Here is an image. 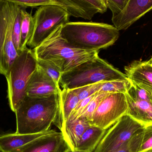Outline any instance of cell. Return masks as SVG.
Masks as SVG:
<instances>
[{
	"instance_id": "obj_2",
	"label": "cell",
	"mask_w": 152,
	"mask_h": 152,
	"mask_svg": "<svg viewBox=\"0 0 152 152\" xmlns=\"http://www.w3.org/2000/svg\"><path fill=\"white\" fill-rule=\"evenodd\" d=\"M62 26L57 28L40 45L32 49L36 59L52 62L62 74L96 58L99 52L81 50L69 44L61 37Z\"/></svg>"
},
{
	"instance_id": "obj_5",
	"label": "cell",
	"mask_w": 152,
	"mask_h": 152,
	"mask_svg": "<svg viewBox=\"0 0 152 152\" xmlns=\"http://www.w3.org/2000/svg\"><path fill=\"white\" fill-rule=\"evenodd\" d=\"M37 67L33 50L26 47L15 60L5 76L9 105L13 112L26 97L28 82Z\"/></svg>"
},
{
	"instance_id": "obj_29",
	"label": "cell",
	"mask_w": 152,
	"mask_h": 152,
	"mask_svg": "<svg viewBox=\"0 0 152 152\" xmlns=\"http://www.w3.org/2000/svg\"><path fill=\"white\" fill-rule=\"evenodd\" d=\"M134 83H135V82H134ZM136 84H137V85L142 87L143 88H144L147 92L148 96H149V98H150V101H151V103L152 104V86L146 85L143 84H138V83H136Z\"/></svg>"
},
{
	"instance_id": "obj_4",
	"label": "cell",
	"mask_w": 152,
	"mask_h": 152,
	"mask_svg": "<svg viewBox=\"0 0 152 152\" xmlns=\"http://www.w3.org/2000/svg\"><path fill=\"white\" fill-rule=\"evenodd\" d=\"M126 78V74L98 56L62 73L59 84L63 89L71 90L99 82Z\"/></svg>"
},
{
	"instance_id": "obj_26",
	"label": "cell",
	"mask_w": 152,
	"mask_h": 152,
	"mask_svg": "<svg viewBox=\"0 0 152 152\" xmlns=\"http://www.w3.org/2000/svg\"><path fill=\"white\" fill-rule=\"evenodd\" d=\"M137 152H152V124L145 126Z\"/></svg>"
},
{
	"instance_id": "obj_11",
	"label": "cell",
	"mask_w": 152,
	"mask_h": 152,
	"mask_svg": "<svg viewBox=\"0 0 152 152\" xmlns=\"http://www.w3.org/2000/svg\"><path fill=\"white\" fill-rule=\"evenodd\" d=\"M61 90L60 85L37 65L28 82L27 96L43 98L59 93Z\"/></svg>"
},
{
	"instance_id": "obj_10",
	"label": "cell",
	"mask_w": 152,
	"mask_h": 152,
	"mask_svg": "<svg viewBox=\"0 0 152 152\" xmlns=\"http://www.w3.org/2000/svg\"><path fill=\"white\" fill-rule=\"evenodd\" d=\"M152 10V0H129L123 10L112 17V21L118 30H126Z\"/></svg>"
},
{
	"instance_id": "obj_31",
	"label": "cell",
	"mask_w": 152,
	"mask_h": 152,
	"mask_svg": "<svg viewBox=\"0 0 152 152\" xmlns=\"http://www.w3.org/2000/svg\"><path fill=\"white\" fill-rule=\"evenodd\" d=\"M149 60H150V62H151V65H152V56L151 57V59H150Z\"/></svg>"
},
{
	"instance_id": "obj_7",
	"label": "cell",
	"mask_w": 152,
	"mask_h": 152,
	"mask_svg": "<svg viewBox=\"0 0 152 152\" xmlns=\"http://www.w3.org/2000/svg\"><path fill=\"white\" fill-rule=\"evenodd\" d=\"M70 16L58 5L38 7L33 16L34 29L27 45L34 49L40 45L55 29L69 22Z\"/></svg>"
},
{
	"instance_id": "obj_22",
	"label": "cell",
	"mask_w": 152,
	"mask_h": 152,
	"mask_svg": "<svg viewBox=\"0 0 152 152\" xmlns=\"http://www.w3.org/2000/svg\"><path fill=\"white\" fill-rule=\"evenodd\" d=\"M37 66L41 68L57 84L60 85V80L62 73L60 70L54 64L48 61L36 59Z\"/></svg>"
},
{
	"instance_id": "obj_19",
	"label": "cell",
	"mask_w": 152,
	"mask_h": 152,
	"mask_svg": "<svg viewBox=\"0 0 152 152\" xmlns=\"http://www.w3.org/2000/svg\"><path fill=\"white\" fill-rule=\"evenodd\" d=\"M107 130L94 126H90L82 134L77 151L86 152H93L106 133Z\"/></svg>"
},
{
	"instance_id": "obj_8",
	"label": "cell",
	"mask_w": 152,
	"mask_h": 152,
	"mask_svg": "<svg viewBox=\"0 0 152 152\" xmlns=\"http://www.w3.org/2000/svg\"><path fill=\"white\" fill-rule=\"evenodd\" d=\"M145 127V125L126 114L107 130L93 152H110L115 151L127 142Z\"/></svg>"
},
{
	"instance_id": "obj_9",
	"label": "cell",
	"mask_w": 152,
	"mask_h": 152,
	"mask_svg": "<svg viewBox=\"0 0 152 152\" xmlns=\"http://www.w3.org/2000/svg\"><path fill=\"white\" fill-rule=\"evenodd\" d=\"M128 108L126 94L110 93L99 104L89 124L107 130L127 114Z\"/></svg>"
},
{
	"instance_id": "obj_28",
	"label": "cell",
	"mask_w": 152,
	"mask_h": 152,
	"mask_svg": "<svg viewBox=\"0 0 152 152\" xmlns=\"http://www.w3.org/2000/svg\"><path fill=\"white\" fill-rule=\"evenodd\" d=\"M129 0H105L107 8L112 12L113 17L120 13L126 5Z\"/></svg>"
},
{
	"instance_id": "obj_14",
	"label": "cell",
	"mask_w": 152,
	"mask_h": 152,
	"mask_svg": "<svg viewBox=\"0 0 152 152\" xmlns=\"http://www.w3.org/2000/svg\"><path fill=\"white\" fill-rule=\"evenodd\" d=\"M79 102L74 89H63L60 93V103L55 125L61 131L68 120L71 113Z\"/></svg>"
},
{
	"instance_id": "obj_13",
	"label": "cell",
	"mask_w": 152,
	"mask_h": 152,
	"mask_svg": "<svg viewBox=\"0 0 152 152\" xmlns=\"http://www.w3.org/2000/svg\"><path fill=\"white\" fill-rule=\"evenodd\" d=\"M69 149L63 134L56 131L35 140L22 152H66Z\"/></svg>"
},
{
	"instance_id": "obj_12",
	"label": "cell",
	"mask_w": 152,
	"mask_h": 152,
	"mask_svg": "<svg viewBox=\"0 0 152 152\" xmlns=\"http://www.w3.org/2000/svg\"><path fill=\"white\" fill-rule=\"evenodd\" d=\"M54 129L34 134H0V152H22L29 144L44 136L56 132Z\"/></svg>"
},
{
	"instance_id": "obj_15",
	"label": "cell",
	"mask_w": 152,
	"mask_h": 152,
	"mask_svg": "<svg viewBox=\"0 0 152 152\" xmlns=\"http://www.w3.org/2000/svg\"><path fill=\"white\" fill-rule=\"evenodd\" d=\"M58 5L64 8L69 16L92 19L98 13L94 0H56Z\"/></svg>"
},
{
	"instance_id": "obj_23",
	"label": "cell",
	"mask_w": 152,
	"mask_h": 152,
	"mask_svg": "<svg viewBox=\"0 0 152 152\" xmlns=\"http://www.w3.org/2000/svg\"><path fill=\"white\" fill-rule=\"evenodd\" d=\"M111 93H97L86 107L79 118L85 119L88 122L92 119L93 115L101 102Z\"/></svg>"
},
{
	"instance_id": "obj_16",
	"label": "cell",
	"mask_w": 152,
	"mask_h": 152,
	"mask_svg": "<svg viewBox=\"0 0 152 152\" xmlns=\"http://www.w3.org/2000/svg\"><path fill=\"white\" fill-rule=\"evenodd\" d=\"M125 74L132 82L152 86V65L150 60H135L124 68Z\"/></svg>"
},
{
	"instance_id": "obj_21",
	"label": "cell",
	"mask_w": 152,
	"mask_h": 152,
	"mask_svg": "<svg viewBox=\"0 0 152 152\" xmlns=\"http://www.w3.org/2000/svg\"><path fill=\"white\" fill-rule=\"evenodd\" d=\"M132 83L129 79L103 82L98 93H126L132 87Z\"/></svg>"
},
{
	"instance_id": "obj_3",
	"label": "cell",
	"mask_w": 152,
	"mask_h": 152,
	"mask_svg": "<svg viewBox=\"0 0 152 152\" xmlns=\"http://www.w3.org/2000/svg\"><path fill=\"white\" fill-rule=\"evenodd\" d=\"M119 31L114 26L93 22H69L61 27L62 38L71 46L86 51H99L113 45Z\"/></svg>"
},
{
	"instance_id": "obj_17",
	"label": "cell",
	"mask_w": 152,
	"mask_h": 152,
	"mask_svg": "<svg viewBox=\"0 0 152 152\" xmlns=\"http://www.w3.org/2000/svg\"><path fill=\"white\" fill-rule=\"evenodd\" d=\"M127 101V114L145 125L152 124V104L151 102L134 99L126 94Z\"/></svg>"
},
{
	"instance_id": "obj_25",
	"label": "cell",
	"mask_w": 152,
	"mask_h": 152,
	"mask_svg": "<svg viewBox=\"0 0 152 152\" xmlns=\"http://www.w3.org/2000/svg\"><path fill=\"white\" fill-rule=\"evenodd\" d=\"M102 82H99L74 89L77 95L79 102L98 93Z\"/></svg>"
},
{
	"instance_id": "obj_24",
	"label": "cell",
	"mask_w": 152,
	"mask_h": 152,
	"mask_svg": "<svg viewBox=\"0 0 152 152\" xmlns=\"http://www.w3.org/2000/svg\"><path fill=\"white\" fill-rule=\"evenodd\" d=\"M145 129V128H144ZM143 129L134 136L127 142L115 151L110 152H137L142 142Z\"/></svg>"
},
{
	"instance_id": "obj_30",
	"label": "cell",
	"mask_w": 152,
	"mask_h": 152,
	"mask_svg": "<svg viewBox=\"0 0 152 152\" xmlns=\"http://www.w3.org/2000/svg\"><path fill=\"white\" fill-rule=\"evenodd\" d=\"M66 152H86L84 151H77V150H75V151H73V150H71V149L69 150L68 151H67Z\"/></svg>"
},
{
	"instance_id": "obj_27",
	"label": "cell",
	"mask_w": 152,
	"mask_h": 152,
	"mask_svg": "<svg viewBox=\"0 0 152 152\" xmlns=\"http://www.w3.org/2000/svg\"><path fill=\"white\" fill-rule=\"evenodd\" d=\"M13 1L22 7H40L46 5H58L56 0H12Z\"/></svg>"
},
{
	"instance_id": "obj_6",
	"label": "cell",
	"mask_w": 152,
	"mask_h": 152,
	"mask_svg": "<svg viewBox=\"0 0 152 152\" xmlns=\"http://www.w3.org/2000/svg\"><path fill=\"white\" fill-rule=\"evenodd\" d=\"M22 9L12 0H0V75L4 76L20 54L14 44V29Z\"/></svg>"
},
{
	"instance_id": "obj_20",
	"label": "cell",
	"mask_w": 152,
	"mask_h": 152,
	"mask_svg": "<svg viewBox=\"0 0 152 152\" xmlns=\"http://www.w3.org/2000/svg\"><path fill=\"white\" fill-rule=\"evenodd\" d=\"M22 7V6H21ZM34 29L33 16L26 11V8L22 7L20 23V45L22 51L26 49Z\"/></svg>"
},
{
	"instance_id": "obj_1",
	"label": "cell",
	"mask_w": 152,
	"mask_h": 152,
	"mask_svg": "<svg viewBox=\"0 0 152 152\" xmlns=\"http://www.w3.org/2000/svg\"><path fill=\"white\" fill-rule=\"evenodd\" d=\"M60 93L43 98L27 96L15 112L16 133L38 134L51 129L58 115Z\"/></svg>"
},
{
	"instance_id": "obj_18",
	"label": "cell",
	"mask_w": 152,
	"mask_h": 152,
	"mask_svg": "<svg viewBox=\"0 0 152 152\" xmlns=\"http://www.w3.org/2000/svg\"><path fill=\"white\" fill-rule=\"evenodd\" d=\"M89 126V122L82 118L66 123L61 132L71 150L75 151L82 134Z\"/></svg>"
}]
</instances>
